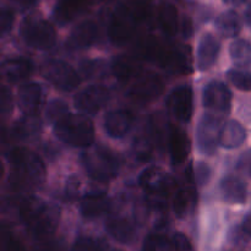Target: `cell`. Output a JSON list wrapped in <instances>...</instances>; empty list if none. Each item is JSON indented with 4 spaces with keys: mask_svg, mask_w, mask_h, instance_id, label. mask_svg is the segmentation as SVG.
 <instances>
[{
    "mask_svg": "<svg viewBox=\"0 0 251 251\" xmlns=\"http://www.w3.org/2000/svg\"><path fill=\"white\" fill-rule=\"evenodd\" d=\"M15 24V11L11 7H2L1 15H0V28H1V36L5 37L11 32Z\"/></svg>",
    "mask_w": 251,
    "mask_h": 251,
    "instance_id": "43",
    "label": "cell"
},
{
    "mask_svg": "<svg viewBox=\"0 0 251 251\" xmlns=\"http://www.w3.org/2000/svg\"><path fill=\"white\" fill-rule=\"evenodd\" d=\"M220 190L223 199L227 202L234 205H243L247 202L248 188L247 184L235 176H227L220 184Z\"/></svg>",
    "mask_w": 251,
    "mask_h": 251,
    "instance_id": "28",
    "label": "cell"
},
{
    "mask_svg": "<svg viewBox=\"0 0 251 251\" xmlns=\"http://www.w3.org/2000/svg\"><path fill=\"white\" fill-rule=\"evenodd\" d=\"M1 248L2 251H26L22 240L5 225L1 229Z\"/></svg>",
    "mask_w": 251,
    "mask_h": 251,
    "instance_id": "36",
    "label": "cell"
},
{
    "mask_svg": "<svg viewBox=\"0 0 251 251\" xmlns=\"http://www.w3.org/2000/svg\"><path fill=\"white\" fill-rule=\"evenodd\" d=\"M196 201H198V194L195 189L191 185L183 186L176 190L172 198V210L176 217L184 220L195 208Z\"/></svg>",
    "mask_w": 251,
    "mask_h": 251,
    "instance_id": "27",
    "label": "cell"
},
{
    "mask_svg": "<svg viewBox=\"0 0 251 251\" xmlns=\"http://www.w3.org/2000/svg\"><path fill=\"white\" fill-rule=\"evenodd\" d=\"M178 7L171 1H163L157 11V26L167 39H173L180 32Z\"/></svg>",
    "mask_w": 251,
    "mask_h": 251,
    "instance_id": "26",
    "label": "cell"
},
{
    "mask_svg": "<svg viewBox=\"0 0 251 251\" xmlns=\"http://www.w3.org/2000/svg\"><path fill=\"white\" fill-rule=\"evenodd\" d=\"M194 27L195 26H194L193 19L190 16H188V15H184L180 21V33L184 39L191 38V36L194 34V31H195Z\"/></svg>",
    "mask_w": 251,
    "mask_h": 251,
    "instance_id": "46",
    "label": "cell"
},
{
    "mask_svg": "<svg viewBox=\"0 0 251 251\" xmlns=\"http://www.w3.org/2000/svg\"><path fill=\"white\" fill-rule=\"evenodd\" d=\"M83 169L92 180L107 184L119 176L123 167V159L118 152L100 144L92 150L83 152L81 156Z\"/></svg>",
    "mask_w": 251,
    "mask_h": 251,
    "instance_id": "3",
    "label": "cell"
},
{
    "mask_svg": "<svg viewBox=\"0 0 251 251\" xmlns=\"http://www.w3.org/2000/svg\"><path fill=\"white\" fill-rule=\"evenodd\" d=\"M42 76L61 92H73L80 87L82 76L75 68L60 59H49L42 65Z\"/></svg>",
    "mask_w": 251,
    "mask_h": 251,
    "instance_id": "8",
    "label": "cell"
},
{
    "mask_svg": "<svg viewBox=\"0 0 251 251\" xmlns=\"http://www.w3.org/2000/svg\"><path fill=\"white\" fill-rule=\"evenodd\" d=\"M166 90V81L158 73L142 71L129 85L126 98L137 107H147L157 102Z\"/></svg>",
    "mask_w": 251,
    "mask_h": 251,
    "instance_id": "6",
    "label": "cell"
},
{
    "mask_svg": "<svg viewBox=\"0 0 251 251\" xmlns=\"http://www.w3.org/2000/svg\"><path fill=\"white\" fill-rule=\"evenodd\" d=\"M112 207L109 196L104 191H91L82 196L80 212L85 220L93 221L103 217Z\"/></svg>",
    "mask_w": 251,
    "mask_h": 251,
    "instance_id": "25",
    "label": "cell"
},
{
    "mask_svg": "<svg viewBox=\"0 0 251 251\" xmlns=\"http://www.w3.org/2000/svg\"><path fill=\"white\" fill-rule=\"evenodd\" d=\"M244 19L245 22L248 24V26L251 27V2L248 5L247 10H245V14H244Z\"/></svg>",
    "mask_w": 251,
    "mask_h": 251,
    "instance_id": "51",
    "label": "cell"
},
{
    "mask_svg": "<svg viewBox=\"0 0 251 251\" xmlns=\"http://www.w3.org/2000/svg\"><path fill=\"white\" fill-rule=\"evenodd\" d=\"M142 251H172V242H169L163 233H150L145 238Z\"/></svg>",
    "mask_w": 251,
    "mask_h": 251,
    "instance_id": "35",
    "label": "cell"
},
{
    "mask_svg": "<svg viewBox=\"0 0 251 251\" xmlns=\"http://www.w3.org/2000/svg\"><path fill=\"white\" fill-rule=\"evenodd\" d=\"M249 173H250V176H251V163H250V166H249Z\"/></svg>",
    "mask_w": 251,
    "mask_h": 251,
    "instance_id": "52",
    "label": "cell"
},
{
    "mask_svg": "<svg viewBox=\"0 0 251 251\" xmlns=\"http://www.w3.org/2000/svg\"><path fill=\"white\" fill-rule=\"evenodd\" d=\"M100 31L97 22L88 19L82 20L71 29L66 39V48L74 51L86 50L100 41Z\"/></svg>",
    "mask_w": 251,
    "mask_h": 251,
    "instance_id": "15",
    "label": "cell"
},
{
    "mask_svg": "<svg viewBox=\"0 0 251 251\" xmlns=\"http://www.w3.org/2000/svg\"><path fill=\"white\" fill-rule=\"evenodd\" d=\"M9 207L37 242L50 239L60 222V210L55 205L28 194H16L9 199Z\"/></svg>",
    "mask_w": 251,
    "mask_h": 251,
    "instance_id": "1",
    "label": "cell"
},
{
    "mask_svg": "<svg viewBox=\"0 0 251 251\" xmlns=\"http://www.w3.org/2000/svg\"><path fill=\"white\" fill-rule=\"evenodd\" d=\"M33 251H66L65 243L59 239H47L37 243Z\"/></svg>",
    "mask_w": 251,
    "mask_h": 251,
    "instance_id": "45",
    "label": "cell"
},
{
    "mask_svg": "<svg viewBox=\"0 0 251 251\" xmlns=\"http://www.w3.org/2000/svg\"><path fill=\"white\" fill-rule=\"evenodd\" d=\"M10 1L14 2V4H16V5H19V6H21V7H31L36 4L37 0H10Z\"/></svg>",
    "mask_w": 251,
    "mask_h": 251,
    "instance_id": "49",
    "label": "cell"
},
{
    "mask_svg": "<svg viewBox=\"0 0 251 251\" xmlns=\"http://www.w3.org/2000/svg\"><path fill=\"white\" fill-rule=\"evenodd\" d=\"M82 183L81 179L76 176H70L64 185V199L66 201H76L81 196Z\"/></svg>",
    "mask_w": 251,
    "mask_h": 251,
    "instance_id": "39",
    "label": "cell"
},
{
    "mask_svg": "<svg viewBox=\"0 0 251 251\" xmlns=\"http://www.w3.org/2000/svg\"><path fill=\"white\" fill-rule=\"evenodd\" d=\"M168 120L162 112H153L146 118L144 125V134L153 142L157 151L163 152L167 150V140L169 134Z\"/></svg>",
    "mask_w": 251,
    "mask_h": 251,
    "instance_id": "24",
    "label": "cell"
},
{
    "mask_svg": "<svg viewBox=\"0 0 251 251\" xmlns=\"http://www.w3.org/2000/svg\"><path fill=\"white\" fill-rule=\"evenodd\" d=\"M141 61L131 53H122L115 55L110 63V74L118 83L130 85L142 73Z\"/></svg>",
    "mask_w": 251,
    "mask_h": 251,
    "instance_id": "19",
    "label": "cell"
},
{
    "mask_svg": "<svg viewBox=\"0 0 251 251\" xmlns=\"http://www.w3.org/2000/svg\"><path fill=\"white\" fill-rule=\"evenodd\" d=\"M216 28L226 38H235L242 32L243 21L235 10L229 9L216 17Z\"/></svg>",
    "mask_w": 251,
    "mask_h": 251,
    "instance_id": "29",
    "label": "cell"
},
{
    "mask_svg": "<svg viewBox=\"0 0 251 251\" xmlns=\"http://www.w3.org/2000/svg\"><path fill=\"white\" fill-rule=\"evenodd\" d=\"M112 100V92L108 87L98 83L87 86L74 96V105L85 114H97Z\"/></svg>",
    "mask_w": 251,
    "mask_h": 251,
    "instance_id": "12",
    "label": "cell"
},
{
    "mask_svg": "<svg viewBox=\"0 0 251 251\" xmlns=\"http://www.w3.org/2000/svg\"><path fill=\"white\" fill-rule=\"evenodd\" d=\"M245 140H247V130L240 123L235 122V120H229L223 124L220 141V145L223 149H238L244 144Z\"/></svg>",
    "mask_w": 251,
    "mask_h": 251,
    "instance_id": "30",
    "label": "cell"
},
{
    "mask_svg": "<svg viewBox=\"0 0 251 251\" xmlns=\"http://www.w3.org/2000/svg\"><path fill=\"white\" fill-rule=\"evenodd\" d=\"M171 242L172 251H195L190 239L181 232H176Z\"/></svg>",
    "mask_w": 251,
    "mask_h": 251,
    "instance_id": "44",
    "label": "cell"
},
{
    "mask_svg": "<svg viewBox=\"0 0 251 251\" xmlns=\"http://www.w3.org/2000/svg\"><path fill=\"white\" fill-rule=\"evenodd\" d=\"M226 5L228 6H233V7H239L242 5H244L248 0H222Z\"/></svg>",
    "mask_w": 251,
    "mask_h": 251,
    "instance_id": "50",
    "label": "cell"
},
{
    "mask_svg": "<svg viewBox=\"0 0 251 251\" xmlns=\"http://www.w3.org/2000/svg\"><path fill=\"white\" fill-rule=\"evenodd\" d=\"M112 251H123V250H112Z\"/></svg>",
    "mask_w": 251,
    "mask_h": 251,
    "instance_id": "53",
    "label": "cell"
},
{
    "mask_svg": "<svg viewBox=\"0 0 251 251\" xmlns=\"http://www.w3.org/2000/svg\"><path fill=\"white\" fill-rule=\"evenodd\" d=\"M20 38L34 50L49 51L56 46L58 34L48 20L39 16H27L20 25Z\"/></svg>",
    "mask_w": 251,
    "mask_h": 251,
    "instance_id": "5",
    "label": "cell"
},
{
    "mask_svg": "<svg viewBox=\"0 0 251 251\" xmlns=\"http://www.w3.org/2000/svg\"><path fill=\"white\" fill-rule=\"evenodd\" d=\"M34 63L26 56H9L2 61V77L10 85L25 83L34 73Z\"/></svg>",
    "mask_w": 251,
    "mask_h": 251,
    "instance_id": "20",
    "label": "cell"
},
{
    "mask_svg": "<svg viewBox=\"0 0 251 251\" xmlns=\"http://www.w3.org/2000/svg\"><path fill=\"white\" fill-rule=\"evenodd\" d=\"M69 114V104L61 100H53L46 108V117L49 122L54 123Z\"/></svg>",
    "mask_w": 251,
    "mask_h": 251,
    "instance_id": "38",
    "label": "cell"
},
{
    "mask_svg": "<svg viewBox=\"0 0 251 251\" xmlns=\"http://www.w3.org/2000/svg\"><path fill=\"white\" fill-rule=\"evenodd\" d=\"M17 103L25 115H38L46 104V91L38 82H25L17 91Z\"/></svg>",
    "mask_w": 251,
    "mask_h": 251,
    "instance_id": "17",
    "label": "cell"
},
{
    "mask_svg": "<svg viewBox=\"0 0 251 251\" xmlns=\"http://www.w3.org/2000/svg\"><path fill=\"white\" fill-rule=\"evenodd\" d=\"M242 227H243V230H244L245 234H248L249 237H251V213L244 218Z\"/></svg>",
    "mask_w": 251,
    "mask_h": 251,
    "instance_id": "48",
    "label": "cell"
},
{
    "mask_svg": "<svg viewBox=\"0 0 251 251\" xmlns=\"http://www.w3.org/2000/svg\"><path fill=\"white\" fill-rule=\"evenodd\" d=\"M136 124V115L126 108H117L105 113L103 118V129L105 134L114 140L126 137Z\"/></svg>",
    "mask_w": 251,
    "mask_h": 251,
    "instance_id": "14",
    "label": "cell"
},
{
    "mask_svg": "<svg viewBox=\"0 0 251 251\" xmlns=\"http://www.w3.org/2000/svg\"><path fill=\"white\" fill-rule=\"evenodd\" d=\"M191 151V142L185 130L176 124L169 126L167 152L173 167H181L189 158Z\"/></svg>",
    "mask_w": 251,
    "mask_h": 251,
    "instance_id": "16",
    "label": "cell"
},
{
    "mask_svg": "<svg viewBox=\"0 0 251 251\" xmlns=\"http://www.w3.org/2000/svg\"><path fill=\"white\" fill-rule=\"evenodd\" d=\"M14 109V98H12L11 91L7 86H2L0 92V110H1L2 118L9 117Z\"/></svg>",
    "mask_w": 251,
    "mask_h": 251,
    "instance_id": "42",
    "label": "cell"
},
{
    "mask_svg": "<svg viewBox=\"0 0 251 251\" xmlns=\"http://www.w3.org/2000/svg\"><path fill=\"white\" fill-rule=\"evenodd\" d=\"M43 152L49 159H54L56 156H58V153H59V151L56 150L55 145L48 144V142L43 145Z\"/></svg>",
    "mask_w": 251,
    "mask_h": 251,
    "instance_id": "47",
    "label": "cell"
},
{
    "mask_svg": "<svg viewBox=\"0 0 251 251\" xmlns=\"http://www.w3.org/2000/svg\"><path fill=\"white\" fill-rule=\"evenodd\" d=\"M71 251H104L102 240L91 237H80L75 240Z\"/></svg>",
    "mask_w": 251,
    "mask_h": 251,
    "instance_id": "40",
    "label": "cell"
},
{
    "mask_svg": "<svg viewBox=\"0 0 251 251\" xmlns=\"http://www.w3.org/2000/svg\"><path fill=\"white\" fill-rule=\"evenodd\" d=\"M156 152V146L144 132L135 136L134 140H132L131 154L135 161L139 162V163H147V162H150L153 158Z\"/></svg>",
    "mask_w": 251,
    "mask_h": 251,
    "instance_id": "32",
    "label": "cell"
},
{
    "mask_svg": "<svg viewBox=\"0 0 251 251\" xmlns=\"http://www.w3.org/2000/svg\"><path fill=\"white\" fill-rule=\"evenodd\" d=\"M233 95L222 81H211L203 87L202 104L215 114H228L232 109Z\"/></svg>",
    "mask_w": 251,
    "mask_h": 251,
    "instance_id": "13",
    "label": "cell"
},
{
    "mask_svg": "<svg viewBox=\"0 0 251 251\" xmlns=\"http://www.w3.org/2000/svg\"><path fill=\"white\" fill-rule=\"evenodd\" d=\"M43 130V124L38 115H24L10 126L9 134L4 131V137L16 142H32L37 140Z\"/></svg>",
    "mask_w": 251,
    "mask_h": 251,
    "instance_id": "21",
    "label": "cell"
},
{
    "mask_svg": "<svg viewBox=\"0 0 251 251\" xmlns=\"http://www.w3.org/2000/svg\"><path fill=\"white\" fill-rule=\"evenodd\" d=\"M108 234L122 244H129L137 233V220L125 215H112L105 222Z\"/></svg>",
    "mask_w": 251,
    "mask_h": 251,
    "instance_id": "23",
    "label": "cell"
},
{
    "mask_svg": "<svg viewBox=\"0 0 251 251\" xmlns=\"http://www.w3.org/2000/svg\"><path fill=\"white\" fill-rule=\"evenodd\" d=\"M169 115L179 124H189L195 112L194 90L189 83H180L169 92L166 100Z\"/></svg>",
    "mask_w": 251,
    "mask_h": 251,
    "instance_id": "10",
    "label": "cell"
},
{
    "mask_svg": "<svg viewBox=\"0 0 251 251\" xmlns=\"http://www.w3.org/2000/svg\"><path fill=\"white\" fill-rule=\"evenodd\" d=\"M194 172H195V185L200 188L207 185L208 181L212 178L211 167L205 162H198L196 166H194Z\"/></svg>",
    "mask_w": 251,
    "mask_h": 251,
    "instance_id": "41",
    "label": "cell"
},
{
    "mask_svg": "<svg viewBox=\"0 0 251 251\" xmlns=\"http://www.w3.org/2000/svg\"><path fill=\"white\" fill-rule=\"evenodd\" d=\"M221 41L211 32H206L199 41L196 64L200 71H207L217 63L221 54Z\"/></svg>",
    "mask_w": 251,
    "mask_h": 251,
    "instance_id": "22",
    "label": "cell"
},
{
    "mask_svg": "<svg viewBox=\"0 0 251 251\" xmlns=\"http://www.w3.org/2000/svg\"><path fill=\"white\" fill-rule=\"evenodd\" d=\"M159 69L171 76H186L193 73V58L188 46L167 42L163 54L157 64Z\"/></svg>",
    "mask_w": 251,
    "mask_h": 251,
    "instance_id": "9",
    "label": "cell"
},
{
    "mask_svg": "<svg viewBox=\"0 0 251 251\" xmlns=\"http://www.w3.org/2000/svg\"><path fill=\"white\" fill-rule=\"evenodd\" d=\"M167 41H163L154 34L147 33L137 36L132 43V51L141 63H149L157 65L163 54Z\"/></svg>",
    "mask_w": 251,
    "mask_h": 251,
    "instance_id": "18",
    "label": "cell"
},
{
    "mask_svg": "<svg viewBox=\"0 0 251 251\" xmlns=\"http://www.w3.org/2000/svg\"><path fill=\"white\" fill-rule=\"evenodd\" d=\"M83 11L80 0H60L54 9V17L60 25H68L77 19Z\"/></svg>",
    "mask_w": 251,
    "mask_h": 251,
    "instance_id": "31",
    "label": "cell"
},
{
    "mask_svg": "<svg viewBox=\"0 0 251 251\" xmlns=\"http://www.w3.org/2000/svg\"><path fill=\"white\" fill-rule=\"evenodd\" d=\"M227 78L233 86L240 91L251 92V73L242 70H229L227 73Z\"/></svg>",
    "mask_w": 251,
    "mask_h": 251,
    "instance_id": "37",
    "label": "cell"
},
{
    "mask_svg": "<svg viewBox=\"0 0 251 251\" xmlns=\"http://www.w3.org/2000/svg\"><path fill=\"white\" fill-rule=\"evenodd\" d=\"M53 131L59 141L75 149H90L95 142V125L82 114L69 113L54 124Z\"/></svg>",
    "mask_w": 251,
    "mask_h": 251,
    "instance_id": "4",
    "label": "cell"
},
{
    "mask_svg": "<svg viewBox=\"0 0 251 251\" xmlns=\"http://www.w3.org/2000/svg\"><path fill=\"white\" fill-rule=\"evenodd\" d=\"M222 127V122L216 115L203 114L200 118L196 126V146L201 153L211 157L217 152Z\"/></svg>",
    "mask_w": 251,
    "mask_h": 251,
    "instance_id": "11",
    "label": "cell"
},
{
    "mask_svg": "<svg viewBox=\"0 0 251 251\" xmlns=\"http://www.w3.org/2000/svg\"><path fill=\"white\" fill-rule=\"evenodd\" d=\"M229 55L237 66L249 68L251 66V43L247 39H235L229 47Z\"/></svg>",
    "mask_w": 251,
    "mask_h": 251,
    "instance_id": "33",
    "label": "cell"
},
{
    "mask_svg": "<svg viewBox=\"0 0 251 251\" xmlns=\"http://www.w3.org/2000/svg\"><path fill=\"white\" fill-rule=\"evenodd\" d=\"M10 166L9 189L15 194H26L43 185L47 178L44 161L27 147H12L7 152Z\"/></svg>",
    "mask_w": 251,
    "mask_h": 251,
    "instance_id": "2",
    "label": "cell"
},
{
    "mask_svg": "<svg viewBox=\"0 0 251 251\" xmlns=\"http://www.w3.org/2000/svg\"><path fill=\"white\" fill-rule=\"evenodd\" d=\"M140 22L131 6L120 5L113 11L108 21L107 34L109 42L115 47H125L134 43L137 38Z\"/></svg>",
    "mask_w": 251,
    "mask_h": 251,
    "instance_id": "7",
    "label": "cell"
},
{
    "mask_svg": "<svg viewBox=\"0 0 251 251\" xmlns=\"http://www.w3.org/2000/svg\"><path fill=\"white\" fill-rule=\"evenodd\" d=\"M107 69L105 63L100 59H82L78 64V73L87 80L102 78V76L107 73Z\"/></svg>",
    "mask_w": 251,
    "mask_h": 251,
    "instance_id": "34",
    "label": "cell"
}]
</instances>
